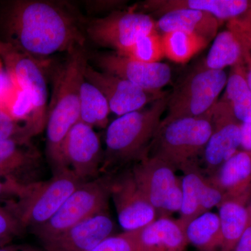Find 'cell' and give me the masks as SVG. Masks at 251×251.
Returning a JSON list of instances; mask_svg holds the SVG:
<instances>
[{"instance_id": "30", "label": "cell", "mask_w": 251, "mask_h": 251, "mask_svg": "<svg viewBox=\"0 0 251 251\" xmlns=\"http://www.w3.org/2000/svg\"><path fill=\"white\" fill-rule=\"evenodd\" d=\"M25 229L9 202L0 205V247L12 244Z\"/></svg>"}, {"instance_id": "11", "label": "cell", "mask_w": 251, "mask_h": 251, "mask_svg": "<svg viewBox=\"0 0 251 251\" xmlns=\"http://www.w3.org/2000/svg\"><path fill=\"white\" fill-rule=\"evenodd\" d=\"M110 192L124 232L143 228L158 217L156 209L137 184L131 170L111 176Z\"/></svg>"}, {"instance_id": "14", "label": "cell", "mask_w": 251, "mask_h": 251, "mask_svg": "<svg viewBox=\"0 0 251 251\" xmlns=\"http://www.w3.org/2000/svg\"><path fill=\"white\" fill-rule=\"evenodd\" d=\"M182 173V201L179 210L180 222L185 227L197 216L218 207L226 195L206 176L197 161L185 165Z\"/></svg>"}, {"instance_id": "19", "label": "cell", "mask_w": 251, "mask_h": 251, "mask_svg": "<svg viewBox=\"0 0 251 251\" xmlns=\"http://www.w3.org/2000/svg\"><path fill=\"white\" fill-rule=\"evenodd\" d=\"M142 9L155 14L173 10L188 9L204 11L219 21L234 19L247 14L251 1L247 0H148L142 3Z\"/></svg>"}, {"instance_id": "36", "label": "cell", "mask_w": 251, "mask_h": 251, "mask_svg": "<svg viewBox=\"0 0 251 251\" xmlns=\"http://www.w3.org/2000/svg\"><path fill=\"white\" fill-rule=\"evenodd\" d=\"M0 251H46L44 249H40L29 245V244H9L0 247Z\"/></svg>"}, {"instance_id": "25", "label": "cell", "mask_w": 251, "mask_h": 251, "mask_svg": "<svg viewBox=\"0 0 251 251\" xmlns=\"http://www.w3.org/2000/svg\"><path fill=\"white\" fill-rule=\"evenodd\" d=\"M242 53V44L237 33L230 30L221 31L214 38L202 64L212 70H224L225 68L237 65Z\"/></svg>"}, {"instance_id": "10", "label": "cell", "mask_w": 251, "mask_h": 251, "mask_svg": "<svg viewBox=\"0 0 251 251\" xmlns=\"http://www.w3.org/2000/svg\"><path fill=\"white\" fill-rule=\"evenodd\" d=\"M156 21L150 15L129 11H114L108 16L94 19L87 32L94 42L119 53L142 36L156 30Z\"/></svg>"}, {"instance_id": "27", "label": "cell", "mask_w": 251, "mask_h": 251, "mask_svg": "<svg viewBox=\"0 0 251 251\" xmlns=\"http://www.w3.org/2000/svg\"><path fill=\"white\" fill-rule=\"evenodd\" d=\"M161 36L165 56L177 64L188 62L209 44L201 36L183 31H170Z\"/></svg>"}, {"instance_id": "31", "label": "cell", "mask_w": 251, "mask_h": 251, "mask_svg": "<svg viewBox=\"0 0 251 251\" xmlns=\"http://www.w3.org/2000/svg\"><path fill=\"white\" fill-rule=\"evenodd\" d=\"M90 251H138L135 231L113 234Z\"/></svg>"}, {"instance_id": "12", "label": "cell", "mask_w": 251, "mask_h": 251, "mask_svg": "<svg viewBox=\"0 0 251 251\" xmlns=\"http://www.w3.org/2000/svg\"><path fill=\"white\" fill-rule=\"evenodd\" d=\"M211 119L212 132L202 154L204 171L208 176L214 174L241 146V123L234 117L227 101L216 103Z\"/></svg>"}, {"instance_id": "18", "label": "cell", "mask_w": 251, "mask_h": 251, "mask_svg": "<svg viewBox=\"0 0 251 251\" xmlns=\"http://www.w3.org/2000/svg\"><path fill=\"white\" fill-rule=\"evenodd\" d=\"M135 232L138 251H184L188 245L184 225L171 216H159Z\"/></svg>"}, {"instance_id": "6", "label": "cell", "mask_w": 251, "mask_h": 251, "mask_svg": "<svg viewBox=\"0 0 251 251\" xmlns=\"http://www.w3.org/2000/svg\"><path fill=\"white\" fill-rule=\"evenodd\" d=\"M67 168L53 173L52 178L26 185L19 197L9 203L25 228L45 224L82 183Z\"/></svg>"}, {"instance_id": "2", "label": "cell", "mask_w": 251, "mask_h": 251, "mask_svg": "<svg viewBox=\"0 0 251 251\" xmlns=\"http://www.w3.org/2000/svg\"><path fill=\"white\" fill-rule=\"evenodd\" d=\"M84 47L69 52L54 86L46 122V153L53 173L67 168L63 145L68 133L80 121V90L87 64Z\"/></svg>"}, {"instance_id": "28", "label": "cell", "mask_w": 251, "mask_h": 251, "mask_svg": "<svg viewBox=\"0 0 251 251\" xmlns=\"http://www.w3.org/2000/svg\"><path fill=\"white\" fill-rule=\"evenodd\" d=\"M226 98L236 120L240 123L251 120V91L246 74L237 67L227 77Z\"/></svg>"}, {"instance_id": "13", "label": "cell", "mask_w": 251, "mask_h": 251, "mask_svg": "<svg viewBox=\"0 0 251 251\" xmlns=\"http://www.w3.org/2000/svg\"><path fill=\"white\" fill-rule=\"evenodd\" d=\"M84 77L101 92L108 101L110 111L119 117L145 108L148 104L152 103L166 95V93L146 92L117 75L98 72L88 63L84 71Z\"/></svg>"}, {"instance_id": "32", "label": "cell", "mask_w": 251, "mask_h": 251, "mask_svg": "<svg viewBox=\"0 0 251 251\" xmlns=\"http://www.w3.org/2000/svg\"><path fill=\"white\" fill-rule=\"evenodd\" d=\"M14 138L28 143L24 126H21L7 112L0 108V140Z\"/></svg>"}, {"instance_id": "39", "label": "cell", "mask_w": 251, "mask_h": 251, "mask_svg": "<svg viewBox=\"0 0 251 251\" xmlns=\"http://www.w3.org/2000/svg\"><path fill=\"white\" fill-rule=\"evenodd\" d=\"M248 210H249V219H250V224H251V195L249 202H248Z\"/></svg>"}, {"instance_id": "20", "label": "cell", "mask_w": 251, "mask_h": 251, "mask_svg": "<svg viewBox=\"0 0 251 251\" xmlns=\"http://www.w3.org/2000/svg\"><path fill=\"white\" fill-rule=\"evenodd\" d=\"M226 198L251 195V153L239 150L209 176Z\"/></svg>"}, {"instance_id": "22", "label": "cell", "mask_w": 251, "mask_h": 251, "mask_svg": "<svg viewBox=\"0 0 251 251\" xmlns=\"http://www.w3.org/2000/svg\"><path fill=\"white\" fill-rule=\"evenodd\" d=\"M27 143L14 138L0 140V178L27 185L25 175L35 168L37 154L25 148Z\"/></svg>"}, {"instance_id": "4", "label": "cell", "mask_w": 251, "mask_h": 251, "mask_svg": "<svg viewBox=\"0 0 251 251\" xmlns=\"http://www.w3.org/2000/svg\"><path fill=\"white\" fill-rule=\"evenodd\" d=\"M211 114L204 117H184L165 121L161 125L148 156L166 162L180 171L182 167L202 156L212 132Z\"/></svg>"}, {"instance_id": "17", "label": "cell", "mask_w": 251, "mask_h": 251, "mask_svg": "<svg viewBox=\"0 0 251 251\" xmlns=\"http://www.w3.org/2000/svg\"><path fill=\"white\" fill-rule=\"evenodd\" d=\"M115 224L108 210L94 214L44 244L46 251H90L113 235Z\"/></svg>"}, {"instance_id": "16", "label": "cell", "mask_w": 251, "mask_h": 251, "mask_svg": "<svg viewBox=\"0 0 251 251\" xmlns=\"http://www.w3.org/2000/svg\"><path fill=\"white\" fill-rule=\"evenodd\" d=\"M96 60L103 72L129 81L150 93H164L162 89L171 80V69L166 63L139 62L116 52L99 54Z\"/></svg>"}, {"instance_id": "15", "label": "cell", "mask_w": 251, "mask_h": 251, "mask_svg": "<svg viewBox=\"0 0 251 251\" xmlns=\"http://www.w3.org/2000/svg\"><path fill=\"white\" fill-rule=\"evenodd\" d=\"M63 156L66 166L82 181L97 176L104 154L94 128L80 121L75 124L64 141Z\"/></svg>"}, {"instance_id": "1", "label": "cell", "mask_w": 251, "mask_h": 251, "mask_svg": "<svg viewBox=\"0 0 251 251\" xmlns=\"http://www.w3.org/2000/svg\"><path fill=\"white\" fill-rule=\"evenodd\" d=\"M7 26L16 45L31 57L69 53L85 44L74 18L52 2L16 1L8 13Z\"/></svg>"}, {"instance_id": "33", "label": "cell", "mask_w": 251, "mask_h": 251, "mask_svg": "<svg viewBox=\"0 0 251 251\" xmlns=\"http://www.w3.org/2000/svg\"><path fill=\"white\" fill-rule=\"evenodd\" d=\"M25 186L0 178V200L16 201Z\"/></svg>"}, {"instance_id": "5", "label": "cell", "mask_w": 251, "mask_h": 251, "mask_svg": "<svg viewBox=\"0 0 251 251\" xmlns=\"http://www.w3.org/2000/svg\"><path fill=\"white\" fill-rule=\"evenodd\" d=\"M227 80L224 70H212L203 64L195 68L168 95V111L163 120L209 116Z\"/></svg>"}, {"instance_id": "3", "label": "cell", "mask_w": 251, "mask_h": 251, "mask_svg": "<svg viewBox=\"0 0 251 251\" xmlns=\"http://www.w3.org/2000/svg\"><path fill=\"white\" fill-rule=\"evenodd\" d=\"M167 105L166 94L150 106L126 114L111 122L105 133L103 167L135 163L148 156Z\"/></svg>"}, {"instance_id": "24", "label": "cell", "mask_w": 251, "mask_h": 251, "mask_svg": "<svg viewBox=\"0 0 251 251\" xmlns=\"http://www.w3.org/2000/svg\"><path fill=\"white\" fill-rule=\"evenodd\" d=\"M188 244L199 251H220L223 238L219 215L212 211L193 219L185 227Z\"/></svg>"}, {"instance_id": "34", "label": "cell", "mask_w": 251, "mask_h": 251, "mask_svg": "<svg viewBox=\"0 0 251 251\" xmlns=\"http://www.w3.org/2000/svg\"><path fill=\"white\" fill-rule=\"evenodd\" d=\"M241 146L243 151L251 153V120L241 123Z\"/></svg>"}, {"instance_id": "7", "label": "cell", "mask_w": 251, "mask_h": 251, "mask_svg": "<svg viewBox=\"0 0 251 251\" xmlns=\"http://www.w3.org/2000/svg\"><path fill=\"white\" fill-rule=\"evenodd\" d=\"M111 176L82 183L45 224L33 228V232L47 244L64 232L94 214L108 210Z\"/></svg>"}, {"instance_id": "35", "label": "cell", "mask_w": 251, "mask_h": 251, "mask_svg": "<svg viewBox=\"0 0 251 251\" xmlns=\"http://www.w3.org/2000/svg\"><path fill=\"white\" fill-rule=\"evenodd\" d=\"M234 251H251V224H249L239 239Z\"/></svg>"}, {"instance_id": "38", "label": "cell", "mask_w": 251, "mask_h": 251, "mask_svg": "<svg viewBox=\"0 0 251 251\" xmlns=\"http://www.w3.org/2000/svg\"><path fill=\"white\" fill-rule=\"evenodd\" d=\"M246 78H247L248 85L251 91V66L248 71L247 74H246Z\"/></svg>"}, {"instance_id": "37", "label": "cell", "mask_w": 251, "mask_h": 251, "mask_svg": "<svg viewBox=\"0 0 251 251\" xmlns=\"http://www.w3.org/2000/svg\"><path fill=\"white\" fill-rule=\"evenodd\" d=\"M15 47L10 43H4L0 41V56L2 57L5 54L7 53L11 50L14 49Z\"/></svg>"}, {"instance_id": "26", "label": "cell", "mask_w": 251, "mask_h": 251, "mask_svg": "<svg viewBox=\"0 0 251 251\" xmlns=\"http://www.w3.org/2000/svg\"><path fill=\"white\" fill-rule=\"evenodd\" d=\"M110 112L103 94L84 77L80 90V121L92 128H105Z\"/></svg>"}, {"instance_id": "8", "label": "cell", "mask_w": 251, "mask_h": 251, "mask_svg": "<svg viewBox=\"0 0 251 251\" xmlns=\"http://www.w3.org/2000/svg\"><path fill=\"white\" fill-rule=\"evenodd\" d=\"M132 174L158 217L179 212L182 201L181 178L166 162L146 156L133 164Z\"/></svg>"}, {"instance_id": "23", "label": "cell", "mask_w": 251, "mask_h": 251, "mask_svg": "<svg viewBox=\"0 0 251 251\" xmlns=\"http://www.w3.org/2000/svg\"><path fill=\"white\" fill-rule=\"evenodd\" d=\"M251 196L226 198L218 206L223 243L220 251H234L250 224L248 202Z\"/></svg>"}, {"instance_id": "29", "label": "cell", "mask_w": 251, "mask_h": 251, "mask_svg": "<svg viewBox=\"0 0 251 251\" xmlns=\"http://www.w3.org/2000/svg\"><path fill=\"white\" fill-rule=\"evenodd\" d=\"M117 54L145 63L161 62L166 57L161 34L157 29L142 36L130 47Z\"/></svg>"}, {"instance_id": "21", "label": "cell", "mask_w": 251, "mask_h": 251, "mask_svg": "<svg viewBox=\"0 0 251 251\" xmlns=\"http://www.w3.org/2000/svg\"><path fill=\"white\" fill-rule=\"evenodd\" d=\"M221 21L214 16L198 10L180 9L162 14L156 21L157 31L162 34L173 31L191 33L210 41L218 34Z\"/></svg>"}, {"instance_id": "9", "label": "cell", "mask_w": 251, "mask_h": 251, "mask_svg": "<svg viewBox=\"0 0 251 251\" xmlns=\"http://www.w3.org/2000/svg\"><path fill=\"white\" fill-rule=\"evenodd\" d=\"M2 57L13 85L25 92L31 99L32 115L29 123L24 126L29 140L40 133L47 122L48 91L45 77L39 63L16 48Z\"/></svg>"}]
</instances>
